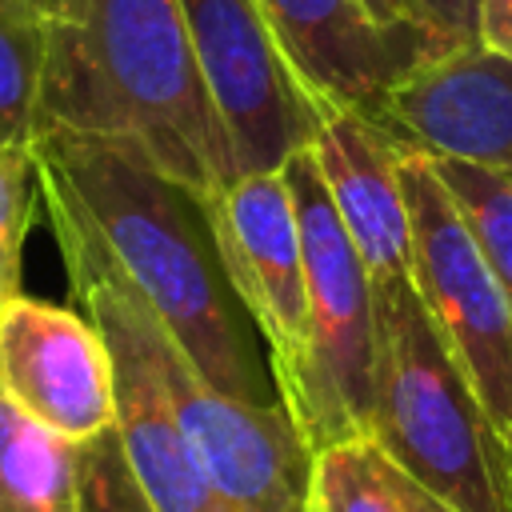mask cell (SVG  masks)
I'll return each mask as SVG.
<instances>
[{"label":"cell","mask_w":512,"mask_h":512,"mask_svg":"<svg viewBox=\"0 0 512 512\" xmlns=\"http://www.w3.org/2000/svg\"><path fill=\"white\" fill-rule=\"evenodd\" d=\"M80 512H152L124 464L116 432L80 444Z\"/></svg>","instance_id":"obj_19"},{"label":"cell","mask_w":512,"mask_h":512,"mask_svg":"<svg viewBox=\"0 0 512 512\" xmlns=\"http://www.w3.org/2000/svg\"><path fill=\"white\" fill-rule=\"evenodd\" d=\"M304 252V348L292 372L276 384L308 452L372 432L376 376V304L372 280L328 200L312 148L280 168Z\"/></svg>","instance_id":"obj_4"},{"label":"cell","mask_w":512,"mask_h":512,"mask_svg":"<svg viewBox=\"0 0 512 512\" xmlns=\"http://www.w3.org/2000/svg\"><path fill=\"white\" fill-rule=\"evenodd\" d=\"M16 4H28V8H32V12H40L48 24H52V20L60 16V8H64V0H16Z\"/></svg>","instance_id":"obj_24"},{"label":"cell","mask_w":512,"mask_h":512,"mask_svg":"<svg viewBox=\"0 0 512 512\" xmlns=\"http://www.w3.org/2000/svg\"><path fill=\"white\" fill-rule=\"evenodd\" d=\"M428 160L444 180L448 196L456 200L476 248L484 252L512 308V176L480 164H464V160H440V156H428Z\"/></svg>","instance_id":"obj_17"},{"label":"cell","mask_w":512,"mask_h":512,"mask_svg":"<svg viewBox=\"0 0 512 512\" xmlns=\"http://www.w3.org/2000/svg\"><path fill=\"white\" fill-rule=\"evenodd\" d=\"M476 44L512 64V0H480V8H476Z\"/></svg>","instance_id":"obj_21"},{"label":"cell","mask_w":512,"mask_h":512,"mask_svg":"<svg viewBox=\"0 0 512 512\" xmlns=\"http://www.w3.org/2000/svg\"><path fill=\"white\" fill-rule=\"evenodd\" d=\"M48 128L132 140L204 196L236 180L180 0H64L48 24L40 132Z\"/></svg>","instance_id":"obj_2"},{"label":"cell","mask_w":512,"mask_h":512,"mask_svg":"<svg viewBox=\"0 0 512 512\" xmlns=\"http://www.w3.org/2000/svg\"><path fill=\"white\" fill-rule=\"evenodd\" d=\"M228 280L248 308L272 380L280 384L304 348V252L292 192L280 172H252L208 196Z\"/></svg>","instance_id":"obj_10"},{"label":"cell","mask_w":512,"mask_h":512,"mask_svg":"<svg viewBox=\"0 0 512 512\" xmlns=\"http://www.w3.org/2000/svg\"><path fill=\"white\" fill-rule=\"evenodd\" d=\"M156 368L208 488L232 512H308L312 452L284 404L216 392L164 328H156Z\"/></svg>","instance_id":"obj_8"},{"label":"cell","mask_w":512,"mask_h":512,"mask_svg":"<svg viewBox=\"0 0 512 512\" xmlns=\"http://www.w3.org/2000/svg\"><path fill=\"white\" fill-rule=\"evenodd\" d=\"M48 64V20L28 4L0 0V144L32 156L40 132V88Z\"/></svg>","instance_id":"obj_15"},{"label":"cell","mask_w":512,"mask_h":512,"mask_svg":"<svg viewBox=\"0 0 512 512\" xmlns=\"http://www.w3.org/2000/svg\"><path fill=\"white\" fill-rule=\"evenodd\" d=\"M368 12H372V20L376 24H384V28H416L412 20H408V12H404V0H360ZM420 32V28H416ZM428 40V36H424Z\"/></svg>","instance_id":"obj_22"},{"label":"cell","mask_w":512,"mask_h":512,"mask_svg":"<svg viewBox=\"0 0 512 512\" xmlns=\"http://www.w3.org/2000/svg\"><path fill=\"white\" fill-rule=\"evenodd\" d=\"M0 508L80 512V444L28 416L0 388Z\"/></svg>","instance_id":"obj_14"},{"label":"cell","mask_w":512,"mask_h":512,"mask_svg":"<svg viewBox=\"0 0 512 512\" xmlns=\"http://www.w3.org/2000/svg\"><path fill=\"white\" fill-rule=\"evenodd\" d=\"M400 184L412 224V284L468 376L484 412L512 444V308L456 200L424 152L400 148Z\"/></svg>","instance_id":"obj_6"},{"label":"cell","mask_w":512,"mask_h":512,"mask_svg":"<svg viewBox=\"0 0 512 512\" xmlns=\"http://www.w3.org/2000/svg\"><path fill=\"white\" fill-rule=\"evenodd\" d=\"M376 124L400 148L512 176V64L480 44L424 60L384 96Z\"/></svg>","instance_id":"obj_12"},{"label":"cell","mask_w":512,"mask_h":512,"mask_svg":"<svg viewBox=\"0 0 512 512\" xmlns=\"http://www.w3.org/2000/svg\"><path fill=\"white\" fill-rule=\"evenodd\" d=\"M508 512H512V444H508Z\"/></svg>","instance_id":"obj_25"},{"label":"cell","mask_w":512,"mask_h":512,"mask_svg":"<svg viewBox=\"0 0 512 512\" xmlns=\"http://www.w3.org/2000/svg\"><path fill=\"white\" fill-rule=\"evenodd\" d=\"M292 72L320 108L376 120L384 96L436 48L416 28H384L360 0H260Z\"/></svg>","instance_id":"obj_11"},{"label":"cell","mask_w":512,"mask_h":512,"mask_svg":"<svg viewBox=\"0 0 512 512\" xmlns=\"http://www.w3.org/2000/svg\"><path fill=\"white\" fill-rule=\"evenodd\" d=\"M308 512H408V504L396 464L372 436H352L312 456Z\"/></svg>","instance_id":"obj_16"},{"label":"cell","mask_w":512,"mask_h":512,"mask_svg":"<svg viewBox=\"0 0 512 512\" xmlns=\"http://www.w3.org/2000/svg\"><path fill=\"white\" fill-rule=\"evenodd\" d=\"M32 156L8 152L0 144V304L20 296V268H24V236L32 220Z\"/></svg>","instance_id":"obj_18"},{"label":"cell","mask_w":512,"mask_h":512,"mask_svg":"<svg viewBox=\"0 0 512 512\" xmlns=\"http://www.w3.org/2000/svg\"><path fill=\"white\" fill-rule=\"evenodd\" d=\"M32 176L48 228L88 240L204 384L244 404H284L264 340L220 260L204 192L168 176L132 140L64 128L36 136Z\"/></svg>","instance_id":"obj_1"},{"label":"cell","mask_w":512,"mask_h":512,"mask_svg":"<svg viewBox=\"0 0 512 512\" xmlns=\"http://www.w3.org/2000/svg\"><path fill=\"white\" fill-rule=\"evenodd\" d=\"M400 472V468H396ZM400 492H404V504H408V512H456L452 504H444V500H436L432 492H424L420 484H412L404 472H400Z\"/></svg>","instance_id":"obj_23"},{"label":"cell","mask_w":512,"mask_h":512,"mask_svg":"<svg viewBox=\"0 0 512 512\" xmlns=\"http://www.w3.org/2000/svg\"><path fill=\"white\" fill-rule=\"evenodd\" d=\"M72 296L80 312L100 328L112 360V432L120 440L124 464L152 512H232L204 480L164 392L156 368V328L152 308L128 288V280L76 232L52 228Z\"/></svg>","instance_id":"obj_5"},{"label":"cell","mask_w":512,"mask_h":512,"mask_svg":"<svg viewBox=\"0 0 512 512\" xmlns=\"http://www.w3.org/2000/svg\"><path fill=\"white\" fill-rule=\"evenodd\" d=\"M0 388L72 444L112 432V360L100 328L76 308L24 292L0 304Z\"/></svg>","instance_id":"obj_9"},{"label":"cell","mask_w":512,"mask_h":512,"mask_svg":"<svg viewBox=\"0 0 512 512\" xmlns=\"http://www.w3.org/2000/svg\"><path fill=\"white\" fill-rule=\"evenodd\" d=\"M372 440L456 512H508V440L440 340L412 276L372 284Z\"/></svg>","instance_id":"obj_3"},{"label":"cell","mask_w":512,"mask_h":512,"mask_svg":"<svg viewBox=\"0 0 512 512\" xmlns=\"http://www.w3.org/2000/svg\"><path fill=\"white\" fill-rule=\"evenodd\" d=\"M0 512H12V508H0Z\"/></svg>","instance_id":"obj_26"},{"label":"cell","mask_w":512,"mask_h":512,"mask_svg":"<svg viewBox=\"0 0 512 512\" xmlns=\"http://www.w3.org/2000/svg\"><path fill=\"white\" fill-rule=\"evenodd\" d=\"M180 16L236 180L280 172L288 156L312 148L328 108L292 72L260 0H180Z\"/></svg>","instance_id":"obj_7"},{"label":"cell","mask_w":512,"mask_h":512,"mask_svg":"<svg viewBox=\"0 0 512 512\" xmlns=\"http://www.w3.org/2000/svg\"><path fill=\"white\" fill-rule=\"evenodd\" d=\"M476 8L480 0H404L408 20L428 36L436 56L476 48Z\"/></svg>","instance_id":"obj_20"},{"label":"cell","mask_w":512,"mask_h":512,"mask_svg":"<svg viewBox=\"0 0 512 512\" xmlns=\"http://www.w3.org/2000/svg\"><path fill=\"white\" fill-rule=\"evenodd\" d=\"M312 160L368 280H408L412 224L400 184V144L376 120L328 108L312 140Z\"/></svg>","instance_id":"obj_13"}]
</instances>
